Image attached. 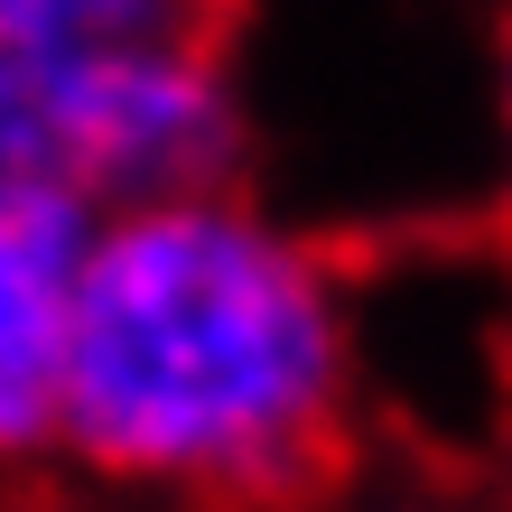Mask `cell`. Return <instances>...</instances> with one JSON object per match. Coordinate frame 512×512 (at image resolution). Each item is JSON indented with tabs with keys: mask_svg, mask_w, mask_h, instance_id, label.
Listing matches in <instances>:
<instances>
[{
	"mask_svg": "<svg viewBox=\"0 0 512 512\" xmlns=\"http://www.w3.org/2000/svg\"><path fill=\"white\" fill-rule=\"evenodd\" d=\"M56 438L224 512H317L354 466L345 326L308 243L243 205H131L84 243Z\"/></svg>",
	"mask_w": 512,
	"mask_h": 512,
	"instance_id": "cell-1",
	"label": "cell"
},
{
	"mask_svg": "<svg viewBox=\"0 0 512 512\" xmlns=\"http://www.w3.org/2000/svg\"><path fill=\"white\" fill-rule=\"evenodd\" d=\"M233 19L177 10H0V177L56 196L215 205L233 168Z\"/></svg>",
	"mask_w": 512,
	"mask_h": 512,
	"instance_id": "cell-2",
	"label": "cell"
},
{
	"mask_svg": "<svg viewBox=\"0 0 512 512\" xmlns=\"http://www.w3.org/2000/svg\"><path fill=\"white\" fill-rule=\"evenodd\" d=\"M75 270H84V205L38 177H0V457H28L56 438Z\"/></svg>",
	"mask_w": 512,
	"mask_h": 512,
	"instance_id": "cell-3",
	"label": "cell"
}]
</instances>
